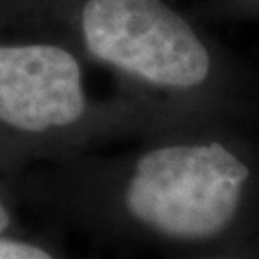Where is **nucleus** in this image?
<instances>
[{
	"label": "nucleus",
	"mask_w": 259,
	"mask_h": 259,
	"mask_svg": "<svg viewBox=\"0 0 259 259\" xmlns=\"http://www.w3.org/2000/svg\"><path fill=\"white\" fill-rule=\"evenodd\" d=\"M10 223V215L8 211H6V207H4V204L0 202V234L6 231V227H8Z\"/></svg>",
	"instance_id": "5"
},
{
	"label": "nucleus",
	"mask_w": 259,
	"mask_h": 259,
	"mask_svg": "<svg viewBox=\"0 0 259 259\" xmlns=\"http://www.w3.org/2000/svg\"><path fill=\"white\" fill-rule=\"evenodd\" d=\"M83 35L98 60L152 84L192 89L209 75L202 40L161 0H89Z\"/></svg>",
	"instance_id": "2"
},
{
	"label": "nucleus",
	"mask_w": 259,
	"mask_h": 259,
	"mask_svg": "<svg viewBox=\"0 0 259 259\" xmlns=\"http://www.w3.org/2000/svg\"><path fill=\"white\" fill-rule=\"evenodd\" d=\"M248 179V165L223 144L163 146L139 159L125 204L163 236L207 240L231 225Z\"/></svg>",
	"instance_id": "1"
},
{
	"label": "nucleus",
	"mask_w": 259,
	"mask_h": 259,
	"mask_svg": "<svg viewBox=\"0 0 259 259\" xmlns=\"http://www.w3.org/2000/svg\"><path fill=\"white\" fill-rule=\"evenodd\" d=\"M0 259H54L48 251L25 242L2 240L0 238Z\"/></svg>",
	"instance_id": "4"
},
{
	"label": "nucleus",
	"mask_w": 259,
	"mask_h": 259,
	"mask_svg": "<svg viewBox=\"0 0 259 259\" xmlns=\"http://www.w3.org/2000/svg\"><path fill=\"white\" fill-rule=\"evenodd\" d=\"M87 108L79 62L52 45L0 47V121L42 133L81 119Z\"/></svg>",
	"instance_id": "3"
}]
</instances>
